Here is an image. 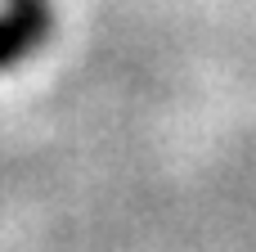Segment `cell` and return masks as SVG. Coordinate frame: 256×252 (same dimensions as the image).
<instances>
[{"label":"cell","mask_w":256,"mask_h":252,"mask_svg":"<svg viewBox=\"0 0 256 252\" xmlns=\"http://www.w3.org/2000/svg\"><path fill=\"white\" fill-rule=\"evenodd\" d=\"M45 32V0H0V68L18 63Z\"/></svg>","instance_id":"1"}]
</instances>
